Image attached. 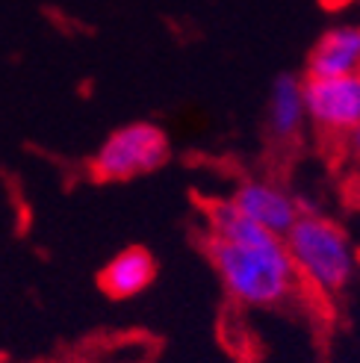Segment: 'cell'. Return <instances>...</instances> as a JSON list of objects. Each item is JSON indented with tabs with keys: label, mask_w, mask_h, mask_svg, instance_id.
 I'll use <instances>...</instances> for the list:
<instances>
[{
	"label": "cell",
	"mask_w": 360,
	"mask_h": 363,
	"mask_svg": "<svg viewBox=\"0 0 360 363\" xmlns=\"http://www.w3.org/2000/svg\"><path fill=\"white\" fill-rule=\"evenodd\" d=\"M157 278V260L148 248H139V245H130L118 251L116 257L101 269V289L110 298H136L142 296L145 289L154 284Z\"/></svg>",
	"instance_id": "cell-8"
},
{
	"label": "cell",
	"mask_w": 360,
	"mask_h": 363,
	"mask_svg": "<svg viewBox=\"0 0 360 363\" xmlns=\"http://www.w3.org/2000/svg\"><path fill=\"white\" fill-rule=\"evenodd\" d=\"M286 254L298 272V281L310 284L322 296L346 293L357 275V254L346 228L325 213L304 210L283 233Z\"/></svg>",
	"instance_id": "cell-2"
},
{
	"label": "cell",
	"mask_w": 360,
	"mask_h": 363,
	"mask_svg": "<svg viewBox=\"0 0 360 363\" xmlns=\"http://www.w3.org/2000/svg\"><path fill=\"white\" fill-rule=\"evenodd\" d=\"M204 251L227 298L242 307H281L298 296V272L281 237L248 222L227 198L204 201Z\"/></svg>",
	"instance_id": "cell-1"
},
{
	"label": "cell",
	"mask_w": 360,
	"mask_h": 363,
	"mask_svg": "<svg viewBox=\"0 0 360 363\" xmlns=\"http://www.w3.org/2000/svg\"><path fill=\"white\" fill-rule=\"evenodd\" d=\"M308 121L328 136H349L360 124V74L349 77H304Z\"/></svg>",
	"instance_id": "cell-4"
},
{
	"label": "cell",
	"mask_w": 360,
	"mask_h": 363,
	"mask_svg": "<svg viewBox=\"0 0 360 363\" xmlns=\"http://www.w3.org/2000/svg\"><path fill=\"white\" fill-rule=\"evenodd\" d=\"M360 74V24L343 21L334 24L313 42L308 62H304V77H349Z\"/></svg>",
	"instance_id": "cell-6"
},
{
	"label": "cell",
	"mask_w": 360,
	"mask_h": 363,
	"mask_svg": "<svg viewBox=\"0 0 360 363\" xmlns=\"http://www.w3.org/2000/svg\"><path fill=\"white\" fill-rule=\"evenodd\" d=\"M171 157L169 136L151 121L121 124L106 136L92 157V174L103 184L145 177L163 169Z\"/></svg>",
	"instance_id": "cell-3"
},
{
	"label": "cell",
	"mask_w": 360,
	"mask_h": 363,
	"mask_svg": "<svg viewBox=\"0 0 360 363\" xmlns=\"http://www.w3.org/2000/svg\"><path fill=\"white\" fill-rule=\"evenodd\" d=\"M227 201L237 207L248 222L260 225L263 230L275 233V237L283 240V233L296 225V219L304 213L298 198L275 184V180H263V177H245L240 180L233 192L227 195Z\"/></svg>",
	"instance_id": "cell-5"
},
{
	"label": "cell",
	"mask_w": 360,
	"mask_h": 363,
	"mask_svg": "<svg viewBox=\"0 0 360 363\" xmlns=\"http://www.w3.org/2000/svg\"><path fill=\"white\" fill-rule=\"evenodd\" d=\"M346 142H349V154L354 157V162H357V166H360V124L354 127V130L346 136Z\"/></svg>",
	"instance_id": "cell-9"
},
{
	"label": "cell",
	"mask_w": 360,
	"mask_h": 363,
	"mask_svg": "<svg viewBox=\"0 0 360 363\" xmlns=\"http://www.w3.org/2000/svg\"><path fill=\"white\" fill-rule=\"evenodd\" d=\"M308 124V110H304V77L298 74H278L272 89H269L266 104V133L272 142H293L301 136Z\"/></svg>",
	"instance_id": "cell-7"
}]
</instances>
